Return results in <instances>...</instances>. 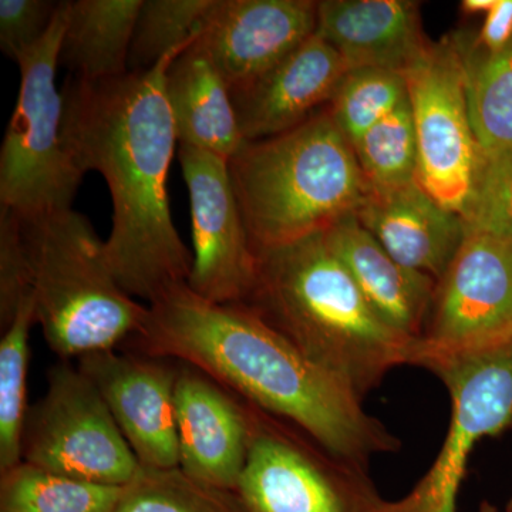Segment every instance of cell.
<instances>
[{
  "label": "cell",
  "instance_id": "cell-7",
  "mask_svg": "<svg viewBox=\"0 0 512 512\" xmlns=\"http://www.w3.org/2000/svg\"><path fill=\"white\" fill-rule=\"evenodd\" d=\"M242 400L248 457L235 491L248 512L376 510L382 497L369 468L335 456L289 421Z\"/></svg>",
  "mask_w": 512,
  "mask_h": 512
},
{
  "label": "cell",
  "instance_id": "cell-30",
  "mask_svg": "<svg viewBox=\"0 0 512 512\" xmlns=\"http://www.w3.org/2000/svg\"><path fill=\"white\" fill-rule=\"evenodd\" d=\"M32 272L23 238L22 218L15 211H0V329L15 319L20 305L32 293Z\"/></svg>",
  "mask_w": 512,
  "mask_h": 512
},
{
  "label": "cell",
  "instance_id": "cell-20",
  "mask_svg": "<svg viewBox=\"0 0 512 512\" xmlns=\"http://www.w3.org/2000/svg\"><path fill=\"white\" fill-rule=\"evenodd\" d=\"M164 84L178 144L229 161L247 143L231 89L195 42L170 63Z\"/></svg>",
  "mask_w": 512,
  "mask_h": 512
},
{
  "label": "cell",
  "instance_id": "cell-34",
  "mask_svg": "<svg viewBox=\"0 0 512 512\" xmlns=\"http://www.w3.org/2000/svg\"><path fill=\"white\" fill-rule=\"evenodd\" d=\"M477 512H512V497L505 503L504 507H497V505L491 504L490 501H483Z\"/></svg>",
  "mask_w": 512,
  "mask_h": 512
},
{
  "label": "cell",
  "instance_id": "cell-10",
  "mask_svg": "<svg viewBox=\"0 0 512 512\" xmlns=\"http://www.w3.org/2000/svg\"><path fill=\"white\" fill-rule=\"evenodd\" d=\"M417 138V181L448 210L461 212L473 191L481 150L466 93L457 39L429 45L403 73Z\"/></svg>",
  "mask_w": 512,
  "mask_h": 512
},
{
  "label": "cell",
  "instance_id": "cell-28",
  "mask_svg": "<svg viewBox=\"0 0 512 512\" xmlns=\"http://www.w3.org/2000/svg\"><path fill=\"white\" fill-rule=\"evenodd\" d=\"M406 99L403 73L362 67L348 70L330 100L328 110L353 146L367 130Z\"/></svg>",
  "mask_w": 512,
  "mask_h": 512
},
{
  "label": "cell",
  "instance_id": "cell-6",
  "mask_svg": "<svg viewBox=\"0 0 512 512\" xmlns=\"http://www.w3.org/2000/svg\"><path fill=\"white\" fill-rule=\"evenodd\" d=\"M69 5L59 3L49 32L16 59L20 87L0 150V204L22 218L69 210L83 180L64 147L56 84Z\"/></svg>",
  "mask_w": 512,
  "mask_h": 512
},
{
  "label": "cell",
  "instance_id": "cell-23",
  "mask_svg": "<svg viewBox=\"0 0 512 512\" xmlns=\"http://www.w3.org/2000/svg\"><path fill=\"white\" fill-rule=\"evenodd\" d=\"M124 487L89 483L20 461L0 473V512H110Z\"/></svg>",
  "mask_w": 512,
  "mask_h": 512
},
{
  "label": "cell",
  "instance_id": "cell-29",
  "mask_svg": "<svg viewBox=\"0 0 512 512\" xmlns=\"http://www.w3.org/2000/svg\"><path fill=\"white\" fill-rule=\"evenodd\" d=\"M466 229L512 242V150L481 154L473 191L461 212Z\"/></svg>",
  "mask_w": 512,
  "mask_h": 512
},
{
  "label": "cell",
  "instance_id": "cell-24",
  "mask_svg": "<svg viewBox=\"0 0 512 512\" xmlns=\"http://www.w3.org/2000/svg\"><path fill=\"white\" fill-rule=\"evenodd\" d=\"M36 325L33 292L20 305L0 339V473L22 461V440L28 416L30 330Z\"/></svg>",
  "mask_w": 512,
  "mask_h": 512
},
{
  "label": "cell",
  "instance_id": "cell-15",
  "mask_svg": "<svg viewBox=\"0 0 512 512\" xmlns=\"http://www.w3.org/2000/svg\"><path fill=\"white\" fill-rule=\"evenodd\" d=\"M175 426L180 468L221 490H237L248 457L244 400L190 363L177 362Z\"/></svg>",
  "mask_w": 512,
  "mask_h": 512
},
{
  "label": "cell",
  "instance_id": "cell-16",
  "mask_svg": "<svg viewBox=\"0 0 512 512\" xmlns=\"http://www.w3.org/2000/svg\"><path fill=\"white\" fill-rule=\"evenodd\" d=\"M346 73L339 53L315 33L269 72L231 92L245 141L301 126L315 109L330 103Z\"/></svg>",
  "mask_w": 512,
  "mask_h": 512
},
{
  "label": "cell",
  "instance_id": "cell-27",
  "mask_svg": "<svg viewBox=\"0 0 512 512\" xmlns=\"http://www.w3.org/2000/svg\"><path fill=\"white\" fill-rule=\"evenodd\" d=\"M214 0H143L128 56V72H148L165 56L195 42Z\"/></svg>",
  "mask_w": 512,
  "mask_h": 512
},
{
  "label": "cell",
  "instance_id": "cell-12",
  "mask_svg": "<svg viewBox=\"0 0 512 512\" xmlns=\"http://www.w3.org/2000/svg\"><path fill=\"white\" fill-rule=\"evenodd\" d=\"M177 156L190 195L194 258L188 288L210 302L241 305L254 288L256 254L232 188L229 161L183 144Z\"/></svg>",
  "mask_w": 512,
  "mask_h": 512
},
{
  "label": "cell",
  "instance_id": "cell-4",
  "mask_svg": "<svg viewBox=\"0 0 512 512\" xmlns=\"http://www.w3.org/2000/svg\"><path fill=\"white\" fill-rule=\"evenodd\" d=\"M229 175L255 254L326 231L355 214L369 192L329 110L279 136L247 141L229 160Z\"/></svg>",
  "mask_w": 512,
  "mask_h": 512
},
{
  "label": "cell",
  "instance_id": "cell-13",
  "mask_svg": "<svg viewBox=\"0 0 512 512\" xmlns=\"http://www.w3.org/2000/svg\"><path fill=\"white\" fill-rule=\"evenodd\" d=\"M77 367L99 390L141 467L180 468L175 360L110 349L80 357Z\"/></svg>",
  "mask_w": 512,
  "mask_h": 512
},
{
  "label": "cell",
  "instance_id": "cell-2",
  "mask_svg": "<svg viewBox=\"0 0 512 512\" xmlns=\"http://www.w3.org/2000/svg\"><path fill=\"white\" fill-rule=\"evenodd\" d=\"M147 306L143 328L124 350L190 363L357 466L369 468L373 458L402 446L366 412L362 397L244 305L207 301L185 285Z\"/></svg>",
  "mask_w": 512,
  "mask_h": 512
},
{
  "label": "cell",
  "instance_id": "cell-18",
  "mask_svg": "<svg viewBox=\"0 0 512 512\" xmlns=\"http://www.w3.org/2000/svg\"><path fill=\"white\" fill-rule=\"evenodd\" d=\"M316 35L339 53L348 70L404 73L429 46L419 6L409 0H322Z\"/></svg>",
  "mask_w": 512,
  "mask_h": 512
},
{
  "label": "cell",
  "instance_id": "cell-5",
  "mask_svg": "<svg viewBox=\"0 0 512 512\" xmlns=\"http://www.w3.org/2000/svg\"><path fill=\"white\" fill-rule=\"evenodd\" d=\"M22 229L36 323L53 353L67 360L121 348L143 328L148 306L116 281L86 215L69 208L22 218Z\"/></svg>",
  "mask_w": 512,
  "mask_h": 512
},
{
  "label": "cell",
  "instance_id": "cell-26",
  "mask_svg": "<svg viewBox=\"0 0 512 512\" xmlns=\"http://www.w3.org/2000/svg\"><path fill=\"white\" fill-rule=\"evenodd\" d=\"M352 147L369 190H390L417 181L419 158L409 96Z\"/></svg>",
  "mask_w": 512,
  "mask_h": 512
},
{
  "label": "cell",
  "instance_id": "cell-25",
  "mask_svg": "<svg viewBox=\"0 0 512 512\" xmlns=\"http://www.w3.org/2000/svg\"><path fill=\"white\" fill-rule=\"evenodd\" d=\"M110 512H248L237 491L194 480L181 468L141 467Z\"/></svg>",
  "mask_w": 512,
  "mask_h": 512
},
{
  "label": "cell",
  "instance_id": "cell-11",
  "mask_svg": "<svg viewBox=\"0 0 512 512\" xmlns=\"http://www.w3.org/2000/svg\"><path fill=\"white\" fill-rule=\"evenodd\" d=\"M451 399L450 427L439 456L406 497L382 498L373 512H456L471 453L485 437L512 426V343L430 370Z\"/></svg>",
  "mask_w": 512,
  "mask_h": 512
},
{
  "label": "cell",
  "instance_id": "cell-31",
  "mask_svg": "<svg viewBox=\"0 0 512 512\" xmlns=\"http://www.w3.org/2000/svg\"><path fill=\"white\" fill-rule=\"evenodd\" d=\"M60 2L0 0V49L9 59L28 52L45 37Z\"/></svg>",
  "mask_w": 512,
  "mask_h": 512
},
{
  "label": "cell",
  "instance_id": "cell-32",
  "mask_svg": "<svg viewBox=\"0 0 512 512\" xmlns=\"http://www.w3.org/2000/svg\"><path fill=\"white\" fill-rule=\"evenodd\" d=\"M512 42V0H497L488 12L476 46L487 53H498Z\"/></svg>",
  "mask_w": 512,
  "mask_h": 512
},
{
  "label": "cell",
  "instance_id": "cell-9",
  "mask_svg": "<svg viewBox=\"0 0 512 512\" xmlns=\"http://www.w3.org/2000/svg\"><path fill=\"white\" fill-rule=\"evenodd\" d=\"M22 461L116 487L131 483L141 468L99 390L67 362L49 370L45 396L29 407Z\"/></svg>",
  "mask_w": 512,
  "mask_h": 512
},
{
  "label": "cell",
  "instance_id": "cell-8",
  "mask_svg": "<svg viewBox=\"0 0 512 512\" xmlns=\"http://www.w3.org/2000/svg\"><path fill=\"white\" fill-rule=\"evenodd\" d=\"M512 343V242L467 229L437 281L429 319L410 365L431 370Z\"/></svg>",
  "mask_w": 512,
  "mask_h": 512
},
{
  "label": "cell",
  "instance_id": "cell-21",
  "mask_svg": "<svg viewBox=\"0 0 512 512\" xmlns=\"http://www.w3.org/2000/svg\"><path fill=\"white\" fill-rule=\"evenodd\" d=\"M143 0H70L59 64L86 82L128 73V56Z\"/></svg>",
  "mask_w": 512,
  "mask_h": 512
},
{
  "label": "cell",
  "instance_id": "cell-19",
  "mask_svg": "<svg viewBox=\"0 0 512 512\" xmlns=\"http://www.w3.org/2000/svg\"><path fill=\"white\" fill-rule=\"evenodd\" d=\"M323 238L379 318L407 338H419L429 319L436 279L397 262L355 214L323 231Z\"/></svg>",
  "mask_w": 512,
  "mask_h": 512
},
{
  "label": "cell",
  "instance_id": "cell-14",
  "mask_svg": "<svg viewBox=\"0 0 512 512\" xmlns=\"http://www.w3.org/2000/svg\"><path fill=\"white\" fill-rule=\"evenodd\" d=\"M313 0H214L195 45L231 92L247 86L315 36Z\"/></svg>",
  "mask_w": 512,
  "mask_h": 512
},
{
  "label": "cell",
  "instance_id": "cell-3",
  "mask_svg": "<svg viewBox=\"0 0 512 512\" xmlns=\"http://www.w3.org/2000/svg\"><path fill=\"white\" fill-rule=\"evenodd\" d=\"M241 305L362 399L410 365L416 339L379 318L323 232L256 252L254 288Z\"/></svg>",
  "mask_w": 512,
  "mask_h": 512
},
{
  "label": "cell",
  "instance_id": "cell-33",
  "mask_svg": "<svg viewBox=\"0 0 512 512\" xmlns=\"http://www.w3.org/2000/svg\"><path fill=\"white\" fill-rule=\"evenodd\" d=\"M497 0H464L461 3V9L464 12L470 13V15H474V13H485L488 15L491 9L494 8Z\"/></svg>",
  "mask_w": 512,
  "mask_h": 512
},
{
  "label": "cell",
  "instance_id": "cell-1",
  "mask_svg": "<svg viewBox=\"0 0 512 512\" xmlns=\"http://www.w3.org/2000/svg\"><path fill=\"white\" fill-rule=\"evenodd\" d=\"M184 49L148 72L99 82L69 76L62 90L64 147L83 174L104 178L113 201L104 242L111 272L148 303L188 285L194 258L175 228L167 185L178 138L164 80Z\"/></svg>",
  "mask_w": 512,
  "mask_h": 512
},
{
  "label": "cell",
  "instance_id": "cell-22",
  "mask_svg": "<svg viewBox=\"0 0 512 512\" xmlns=\"http://www.w3.org/2000/svg\"><path fill=\"white\" fill-rule=\"evenodd\" d=\"M466 72L468 113L483 156L512 150V42L487 53L457 39Z\"/></svg>",
  "mask_w": 512,
  "mask_h": 512
},
{
  "label": "cell",
  "instance_id": "cell-17",
  "mask_svg": "<svg viewBox=\"0 0 512 512\" xmlns=\"http://www.w3.org/2000/svg\"><path fill=\"white\" fill-rule=\"evenodd\" d=\"M357 220L406 268L439 281L466 238V224L424 190L419 181L369 190Z\"/></svg>",
  "mask_w": 512,
  "mask_h": 512
}]
</instances>
